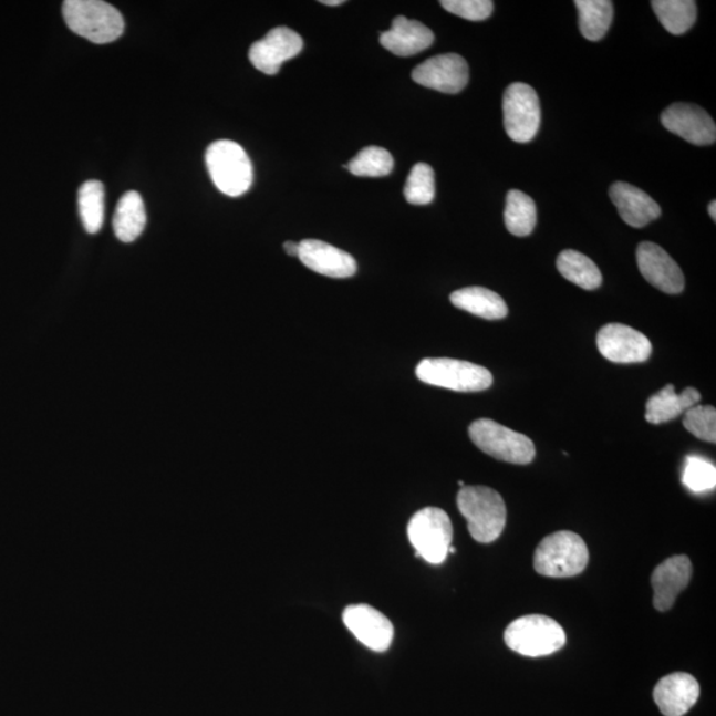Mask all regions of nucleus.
Returning <instances> with one entry per match:
<instances>
[{"label":"nucleus","instance_id":"obj_5","mask_svg":"<svg viewBox=\"0 0 716 716\" xmlns=\"http://www.w3.org/2000/svg\"><path fill=\"white\" fill-rule=\"evenodd\" d=\"M506 645L525 657H546L563 648L564 629L559 622L541 614L525 615L511 622L505 632Z\"/></svg>","mask_w":716,"mask_h":716},{"label":"nucleus","instance_id":"obj_19","mask_svg":"<svg viewBox=\"0 0 716 716\" xmlns=\"http://www.w3.org/2000/svg\"><path fill=\"white\" fill-rule=\"evenodd\" d=\"M612 203L618 207L620 217L634 229H642L661 217V207L637 186L615 183L609 190Z\"/></svg>","mask_w":716,"mask_h":716},{"label":"nucleus","instance_id":"obj_22","mask_svg":"<svg viewBox=\"0 0 716 716\" xmlns=\"http://www.w3.org/2000/svg\"><path fill=\"white\" fill-rule=\"evenodd\" d=\"M450 300L459 310L486 320H500L508 314V307L504 298L484 287L461 288V290L452 293Z\"/></svg>","mask_w":716,"mask_h":716},{"label":"nucleus","instance_id":"obj_26","mask_svg":"<svg viewBox=\"0 0 716 716\" xmlns=\"http://www.w3.org/2000/svg\"><path fill=\"white\" fill-rule=\"evenodd\" d=\"M538 212L533 199L520 190L507 194L505 224L515 237H528L537 226Z\"/></svg>","mask_w":716,"mask_h":716},{"label":"nucleus","instance_id":"obj_9","mask_svg":"<svg viewBox=\"0 0 716 716\" xmlns=\"http://www.w3.org/2000/svg\"><path fill=\"white\" fill-rule=\"evenodd\" d=\"M504 117L507 136L518 144L532 142L538 135L541 108L537 91L525 83H513L505 92Z\"/></svg>","mask_w":716,"mask_h":716},{"label":"nucleus","instance_id":"obj_28","mask_svg":"<svg viewBox=\"0 0 716 716\" xmlns=\"http://www.w3.org/2000/svg\"><path fill=\"white\" fill-rule=\"evenodd\" d=\"M79 212L86 232L102 230L105 217V190L100 180H89L79 189Z\"/></svg>","mask_w":716,"mask_h":716},{"label":"nucleus","instance_id":"obj_34","mask_svg":"<svg viewBox=\"0 0 716 716\" xmlns=\"http://www.w3.org/2000/svg\"><path fill=\"white\" fill-rule=\"evenodd\" d=\"M283 247L288 256L297 258L299 257V243H294L291 242V240H288V242H286Z\"/></svg>","mask_w":716,"mask_h":716},{"label":"nucleus","instance_id":"obj_36","mask_svg":"<svg viewBox=\"0 0 716 716\" xmlns=\"http://www.w3.org/2000/svg\"><path fill=\"white\" fill-rule=\"evenodd\" d=\"M708 214H710L712 219L714 222H716V203L713 200L710 205H708Z\"/></svg>","mask_w":716,"mask_h":716},{"label":"nucleus","instance_id":"obj_21","mask_svg":"<svg viewBox=\"0 0 716 716\" xmlns=\"http://www.w3.org/2000/svg\"><path fill=\"white\" fill-rule=\"evenodd\" d=\"M701 393L695 387H686L678 394L674 385H666L664 390L647 399L645 418L653 425L665 424L698 405Z\"/></svg>","mask_w":716,"mask_h":716},{"label":"nucleus","instance_id":"obj_10","mask_svg":"<svg viewBox=\"0 0 716 716\" xmlns=\"http://www.w3.org/2000/svg\"><path fill=\"white\" fill-rule=\"evenodd\" d=\"M599 351L618 364L644 363L652 354V343L644 333L624 324H608L598 334Z\"/></svg>","mask_w":716,"mask_h":716},{"label":"nucleus","instance_id":"obj_8","mask_svg":"<svg viewBox=\"0 0 716 716\" xmlns=\"http://www.w3.org/2000/svg\"><path fill=\"white\" fill-rule=\"evenodd\" d=\"M407 537L417 558H423L429 564H442L452 547V520L440 508L426 507L413 515L407 526Z\"/></svg>","mask_w":716,"mask_h":716},{"label":"nucleus","instance_id":"obj_16","mask_svg":"<svg viewBox=\"0 0 716 716\" xmlns=\"http://www.w3.org/2000/svg\"><path fill=\"white\" fill-rule=\"evenodd\" d=\"M298 258L307 269L328 278L346 279L357 272L356 260L351 253L318 239L301 240Z\"/></svg>","mask_w":716,"mask_h":716},{"label":"nucleus","instance_id":"obj_27","mask_svg":"<svg viewBox=\"0 0 716 716\" xmlns=\"http://www.w3.org/2000/svg\"><path fill=\"white\" fill-rule=\"evenodd\" d=\"M655 15L673 35H684L697 20V3L694 0H654Z\"/></svg>","mask_w":716,"mask_h":716},{"label":"nucleus","instance_id":"obj_1","mask_svg":"<svg viewBox=\"0 0 716 716\" xmlns=\"http://www.w3.org/2000/svg\"><path fill=\"white\" fill-rule=\"evenodd\" d=\"M457 505L475 541L488 544L499 539L507 521L506 504L499 492L486 486H465L458 492Z\"/></svg>","mask_w":716,"mask_h":716},{"label":"nucleus","instance_id":"obj_2","mask_svg":"<svg viewBox=\"0 0 716 716\" xmlns=\"http://www.w3.org/2000/svg\"><path fill=\"white\" fill-rule=\"evenodd\" d=\"M63 17L71 31L95 44L115 42L125 29L122 12L102 0H66Z\"/></svg>","mask_w":716,"mask_h":716},{"label":"nucleus","instance_id":"obj_25","mask_svg":"<svg viewBox=\"0 0 716 716\" xmlns=\"http://www.w3.org/2000/svg\"><path fill=\"white\" fill-rule=\"evenodd\" d=\"M558 270L571 283L579 286L582 290L593 291L602 283L601 271L584 253L574 250H565L558 257Z\"/></svg>","mask_w":716,"mask_h":716},{"label":"nucleus","instance_id":"obj_4","mask_svg":"<svg viewBox=\"0 0 716 716\" xmlns=\"http://www.w3.org/2000/svg\"><path fill=\"white\" fill-rule=\"evenodd\" d=\"M207 170L219 191L240 197L250 190L252 164L242 146L229 139L212 143L206 151Z\"/></svg>","mask_w":716,"mask_h":716},{"label":"nucleus","instance_id":"obj_24","mask_svg":"<svg viewBox=\"0 0 716 716\" xmlns=\"http://www.w3.org/2000/svg\"><path fill=\"white\" fill-rule=\"evenodd\" d=\"M574 6L579 11L582 37L599 42L613 22V3L611 0H575Z\"/></svg>","mask_w":716,"mask_h":716},{"label":"nucleus","instance_id":"obj_12","mask_svg":"<svg viewBox=\"0 0 716 716\" xmlns=\"http://www.w3.org/2000/svg\"><path fill=\"white\" fill-rule=\"evenodd\" d=\"M662 125L673 135L697 146L715 144L716 126L710 115L698 105L677 103L661 115Z\"/></svg>","mask_w":716,"mask_h":716},{"label":"nucleus","instance_id":"obj_30","mask_svg":"<svg viewBox=\"0 0 716 716\" xmlns=\"http://www.w3.org/2000/svg\"><path fill=\"white\" fill-rule=\"evenodd\" d=\"M407 203L414 206L430 205L435 197V174L430 165H414L407 177L405 189Z\"/></svg>","mask_w":716,"mask_h":716},{"label":"nucleus","instance_id":"obj_32","mask_svg":"<svg viewBox=\"0 0 716 716\" xmlns=\"http://www.w3.org/2000/svg\"><path fill=\"white\" fill-rule=\"evenodd\" d=\"M684 426L695 437L706 440H716V411L713 406L695 405L685 414Z\"/></svg>","mask_w":716,"mask_h":716},{"label":"nucleus","instance_id":"obj_31","mask_svg":"<svg viewBox=\"0 0 716 716\" xmlns=\"http://www.w3.org/2000/svg\"><path fill=\"white\" fill-rule=\"evenodd\" d=\"M682 481L688 490L702 494L714 490L716 485V468L710 460L698 455L686 458Z\"/></svg>","mask_w":716,"mask_h":716},{"label":"nucleus","instance_id":"obj_11","mask_svg":"<svg viewBox=\"0 0 716 716\" xmlns=\"http://www.w3.org/2000/svg\"><path fill=\"white\" fill-rule=\"evenodd\" d=\"M414 82L448 95L464 91L468 84V64L457 53H446L427 59L412 73Z\"/></svg>","mask_w":716,"mask_h":716},{"label":"nucleus","instance_id":"obj_13","mask_svg":"<svg viewBox=\"0 0 716 716\" xmlns=\"http://www.w3.org/2000/svg\"><path fill=\"white\" fill-rule=\"evenodd\" d=\"M303 39L298 32L287 27H277L262 40L251 45L250 62L266 75H277L280 66L288 60L297 58L303 50Z\"/></svg>","mask_w":716,"mask_h":716},{"label":"nucleus","instance_id":"obj_35","mask_svg":"<svg viewBox=\"0 0 716 716\" xmlns=\"http://www.w3.org/2000/svg\"><path fill=\"white\" fill-rule=\"evenodd\" d=\"M320 3L334 7V6L344 4V0H321Z\"/></svg>","mask_w":716,"mask_h":716},{"label":"nucleus","instance_id":"obj_14","mask_svg":"<svg viewBox=\"0 0 716 716\" xmlns=\"http://www.w3.org/2000/svg\"><path fill=\"white\" fill-rule=\"evenodd\" d=\"M343 621L347 631L371 651L384 653L391 647L393 624L377 609L365 604L350 605L343 613Z\"/></svg>","mask_w":716,"mask_h":716},{"label":"nucleus","instance_id":"obj_18","mask_svg":"<svg viewBox=\"0 0 716 716\" xmlns=\"http://www.w3.org/2000/svg\"><path fill=\"white\" fill-rule=\"evenodd\" d=\"M692 574V561L685 554L667 559L655 568L652 575L654 608L660 612L668 611L674 605L678 594L691 582Z\"/></svg>","mask_w":716,"mask_h":716},{"label":"nucleus","instance_id":"obj_17","mask_svg":"<svg viewBox=\"0 0 716 716\" xmlns=\"http://www.w3.org/2000/svg\"><path fill=\"white\" fill-rule=\"evenodd\" d=\"M701 687L691 674L674 673L654 688V701L665 716H684L697 704Z\"/></svg>","mask_w":716,"mask_h":716},{"label":"nucleus","instance_id":"obj_6","mask_svg":"<svg viewBox=\"0 0 716 716\" xmlns=\"http://www.w3.org/2000/svg\"><path fill=\"white\" fill-rule=\"evenodd\" d=\"M468 434L481 452L507 464L528 465L537 454L533 442L527 435L508 429L492 419L474 421Z\"/></svg>","mask_w":716,"mask_h":716},{"label":"nucleus","instance_id":"obj_7","mask_svg":"<svg viewBox=\"0 0 716 716\" xmlns=\"http://www.w3.org/2000/svg\"><path fill=\"white\" fill-rule=\"evenodd\" d=\"M416 374L425 384L454 392H484L492 385V374L485 366L454 359H425Z\"/></svg>","mask_w":716,"mask_h":716},{"label":"nucleus","instance_id":"obj_33","mask_svg":"<svg viewBox=\"0 0 716 716\" xmlns=\"http://www.w3.org/2000/svg\"><path fill=\"white\" fill-rule=\"evenodd\" d=\"M440 6L454 15L481 22L491 17L494 2L491 0H442Z\"/></svg>","mask_w":716,"mask_h":716},{"label":"nucleus","instance_id":"obj_3","mask_svg":"<svg viewBox=\"0 0 716 716\" xmlns=\"http://www.w3.org/2000/svg\"><path fill=\"white\" fill-rule=\"evenodd\" d=\"M589 561L585 541L578 533L560 531L541 540L533 557V567L547 578H573L584 572Z\"/></svg>","mask_w":716,"mask_h":716},{"label":"nucleus","instance_id":"obj_15","mask_svg":"<svg viewBox=\"0 0 716 716\" xmlns=\"http://www.w3.org/2000/svg\"><path fill=\"white\" fill-rule=\"evenodd\" d=\"M639 269L653 287L668 294L684 291L685 277L675 260L658 245L642 242L637 249Z\"/></svg>","mask_w":716,"mask_h":716},{"label":"nucleus","instance_id":"obj_29","mask_svg":"<svg viewBox=\"0 0 716 716\" xmlns=\"http://www.w3.org/2000/svg\"><path fill=\"white\" fill-rule=\"evenodd\" d=\"M345 167L356 177H386L393 172L394 159L384 147L367 146Z\"/></svg>","mask_w":716,"mask_h":716},{"label":"nucleus","instance_id":"obj_20","mask_svg":"<svg viewBox=\"0 0 716 716\" xmlns=\"http://www.w3.org/2000/svg\"><path fill=\"white\" fill-rule=\"evenodd\" d=\"M434 39L433 31L425 24L397 17L393 20L392 29L381 33L380 43L396 56L409 58L429 49Z\"/></svg>","mask_w":716,"mask_h":716},{"label":"nucleus","instance_id":"obj_23","mask_svg":"<svg viewBox=\"0 0 716 716\" xmlns=\"http://www.w3.org/2000/svg\"><path fill=\"white\" fill-rule=\"evenodd\" d=\"M146 226V211L143 197L137 191L125 193L120 198L115 217H113V230L118 240L124 243H132L142 236Z\"/></svg>","mask_w":716,"mask_h":716}]
</instances>
